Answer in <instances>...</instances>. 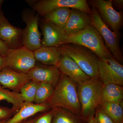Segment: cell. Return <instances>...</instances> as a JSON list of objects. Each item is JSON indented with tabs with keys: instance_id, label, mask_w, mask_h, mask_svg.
Listing matches in <instances>:
<instances>
[{
	"instance_id": "9a60e30c",
	"label": "cell",
	"mask_w": 123,
	"mask_h": 123,
	"mask_svg": "<svg viewBox=\"0 0 123 123\" xmlns=\"http://www.w3.org/2000/svg\"><path fill=\"white\" fill-rule=\"evenodd\" d=\"M57 67L62 74L68 77L78 84L91 78L82 70L73 60L66 55H62Z\"/></svg>"
},
{
	"instance_id": "7402d4cb",
	"label": "cell",
	"mask_w": 123,
	"mask_h": 123,
	"mask_svg": "<svg viewBox=\"0 0 123 123\" xmlns=\"http://www.w3.org/2000/svg\"><path fill=\"white\" fill-rule=\"evenodd\" d=\"M99 106L115 123H123V108L120 104L102 102Z\"/></svg>"
},
{
	"instance_id": "ba28073f",
	"label": "cell",
	"mask_w": 123,
	"mask_h": 123,
	"mask_svg": "<svg viewBox=\"0 0 123 123\" xmlns=\"http://www.w3.org/2000/svg\"><path fill=\"white\" fill-rule=\"evenodd\" d=\"M32 6L33 9L43 17L53 10L61 7L77 9L89 14L92 13L86 0H40L33 3Z\"/></svg>"
},
{
	"instance_id": "e575fe53",
	"label": "cell",
	"mask_w": 123,
	"mask_h": 123,
	"mask_svg": "<svg viewBox=\"0 0 123 123\" xmlns=\"http://www.w3.org/2000/svg\"><path fill=\"white\" fill-rule=\"evenodd\" d=\"M7 120H0V123H6V121Z\"/></svg>"
},
{
	"instance_id": "4316f807",
	"label": "cell",
	"mask_w": 123,
	"mask_h": 123,
	"mask_svg": "<svg viewBox=\"0 0 123 123\" xmlns=\"http://www.w3.org/2000/svg\"><path fill=\"white\" fill-rule=\"evenodd\" d=\"M55 109L35 119V123H52Z\"/></svg>"
},
{
	"instance_id": "7c38bea8",
	"label": "cell",
	"mask_w": 123,
	"mask_h": 123,
	"mask_svg": "<svg viewBox=\"0 0 123 123\" xmlns=\"http://www.w3.org/2000/svg\"><path fill=\"white\" fill-rule=\"evenodd\" d=\"M40 27L43 36L41 40L42 47L58 48L65 44L67 35L63 30L43 20L41 22Z\"/></svg>"
},
{
	"instance_id": "d6986e66",
	"label": "cell",
	"mask_w": 123,
	"mask_h": 123,
	"mask_svg": "<svg viewBox=\"0 0 123 123\" xmlns=\"http://www.w3.org/2000/svg\"><path fill=\"white\" fill-rule=\"evenodd\" d=\"M123 88L114 84H103L101 92V104L102 102L115 103L120 104L123 102Z\"/></svg>"
},
{
	"instance_id": "7a4b0ae2",
	"label": "cell",
	"mask_w": 123,
	"mask_h": 123,
	"mask_svg": "<svg viewBox=\"0 0 123 123\" xmlns=\"http://www.w3.org/2000/svg\"><path fill=\"white\" fill-rule=\"evenodd\" d=\"M103 83L99 78H91L78 84L77 92L81 106L82 118L89 121L94 115L95 111L101 103Z\"/></svg>"
},
{
	"instance_id": "f1b7e54d",
	"label": "cell",
	"mask_w": 123,
	"mask_h": 123,
	"mask_svg": "<svg viewBox=\"0 0 123 123\" xmlns=\"http://www.w3.org/2000/svg\"><path fill=\"white\" fill-rule=\"evenodd\" d=\"M9 49L4 43L0 39V56L4 57L8 52Z\"/></svg>"
},
{
	"instance_id": "8fae6325",
	"label": "cell",
	"mask_w": 123,
	"mask_h": 123,
	"mask_svg": "<svg viewBox=\"0 0 123 123\" xmlns=\"http://www.w3.org/2000/svg\"><path fill=\"white\" fill-rule=\"evenodd\" d=\"M23 30L11 25L0 9V39L9 49L19 48L22 44Z\"/></svg>"
},
{
	"instance_id": "2e32d148",
	"label": "cell",
	"mask_w": 123,
	"mask_h": 123,
	"mask_svg": "<svg viewBox=\"0 0 123 123\" xmlns=\"http://www.w3.org/2000/svg\"><path fill=\"white\" fill-rule=\"evenodd\" d=\"M92 25L90 14L75 9H71L70 15L63 29L67 35L80 32Z\"/></svg>"
},
{
	"instance_id": "f546056e",
	"label": "cell",
	"mask_w": 123,
	"mask_h": 123,
	"mask_svg": "<svg viewBox=\"0 0 123 123\" xmlns=\"http://www.w3.org/2000/svg\"><path fill=\"white\" fill-rule=\"evenodd\" d=\"M113 8L116 10H121L123 8V0H111Z\"/></svg>"
},
{
	"instance_id": "277c9868",
	"label": "cell",
	"mask_w": 123,
	"mask_h": 123,
	"mask_svg": "<svg viewBox=\"0 0 123 123\" xmlns=\"http://www.w3.org/2000/svg\"><path fill=\"white\" fill-rule=\"evenodd\" d=\"M68 43L85 47L94 52L99 58H114L106 46L101 34L92 25L78 33L67 35L65 44Z\"/></svg>"
},
{
	"instance_id": "4dcf8cb0",
	"label": "cell",
	"mask_w": 123,
	"mask_h": 123,
	"mask_svg": "<svg viewBox=\"0 0 123 123\" xmlns=\"http://www.w3.org/2000/svg\"><path fill=\"white\" fill-rule=\"evenodd\" d=\"M6 67L5 57L0 56V71Z\"/></svg>"
},
{
	"instance_id": "52a82bcc",
	"label": "cell",
	"mask_w": 123,
	"mask_h": 123,
	"mask_svg": "<svg viewBox=\"0 0 123 123\" xmlns=\"http://www.w3.org/2000/svg\"><path fill=\"white\" fill-rule=\"evenodd\" d=\"M97 9L101 19L112 31L120 33L123 24V13L115 9L111 0H91L88 1Z\"/></svg>"
},
{
	"instance_id": "83f0119b",
	"label": "cell",
	"mask_w": 123,
	"mask_h": 123,
	"mask_svg": "<svg viewBox=\"0 0 123 123\" xmlns=\"http://www.w3.org/2000/svg\"><path fill=\"white\" fill-rule=\"evenodd\" d=\"M15 112L12 109L5 107H0V120H8Z\"/></svg>"
},
{
	"instance_id": "4fadbf2b",
	"label": "cell",
	"mask_w": 123,
	"mask_h": 123,
	"mask_svg": "<svg viewBox=\"0 0 123 123\" xmlns=\"http://www.w3.org/2000/svg\"><path fill=\"white\" fill-rule=\"evenodd\" d=\"M31 79L27 74L19 73L6 67L0 71V84L3 87L18 92Z\"/></svg>"
},
{
	"instance_id": "d4e9b609",
	"label": "cell",
	"mask_w": 123,
	"mask_h": 123,
	"mask_svg": "<svg viewBox=\"0 0 123 123\" xmlns=\"http://www.w3.org/2000/svg\"><path fill=\"white\" fill-rule=\"evenodd\" d=\"M39 83L31 80L21 88L20 93L24 98V102L33 103L34 102Z\"/></svg>"
},
{
	"instance_id": "484cf974",
	"label": "cell",
	"mask_w": 123,
	"mask_h": 123,
	"mask_svg": "<svg viewBox=\"0 0 123 123\" xmlns=\"http://www.w3.org/2000/svg\"><path fill=\"white\" fill-rule=\"evenodd\" d=\"M94 117L95 123H115L99 106L95 111Z\"/></svg>"
},
{
	"instance_id": "d6a6232c",
	"label": "cell",
	"mask_w": 123,
	"mask_h": 123,
	"mask_svg": "<svg viewBox=\"0 0 123 123\" xmlns=\"http://www.w3.org/2000/svg\"><path fill=\"white\" fill-rule=\"evenodd\" d=\"M88 123H95V120L94 116H92V118L88 121Z\"/></svg>"
},
{
	"instance_id": "5bb4252c",
	"label": "cell",
	"mask_w": 123,
	"mask_h": 123,
	"mask_svg": "<svg viewBox=\"0 0 123 123\" xmlns=\"http://www.w3.org/2000/svg\"><path fill=\"white\" fill-rule=\"evenodd\" d=\"M27 74L31 80L38 83H48L53 85L55 88L61 75L57 66L53 65H36Z\"/></svg>"
},
{
	"instance_id": "836d02e7",
	"label": "cell",
	"mask_w": 123,
	"mask_h": 123,
	"mask_svg": "<svg viewBox=\"0 0 123 123\" xmlns=\"http://www.w3.org/2000/svg\"><path fill=\"white\" fill-rule=\"evenodd\" d=\"M4 2V0H0V9H1V6H2V4H3Z\"/></svg>"
},
{
	"instance_id": "6da1fadb",
	"label": "cell",
	"mask_w": 123,
	"mask_h": 123,
	"mask_svg": "<svg viewBox=\"0 0 123 123\" xmlns=\"http://www.w3.org/2000/svg\"><path fill=\"white\" fill-rule=\"evenodd\" d=\"M46 103L52 110L64 108L73 114L80 115L81 106L76 83L62 74L52 94Z\"/></svg>"
},
{
	"instance_id": "3957f363",
	"label": "cell",
	"mask_w": 123,
	"mask_h": 123,
	"mask_svg": "<svg viewBox=\"0 0 123 123\" xmlns=\"http://www.w3.org/2000/svg\"><path fill=\"white\" fill-rule=\"evenodd\" d=\"M58 48L62 55H66L72 58L91 78H99V57L90 49L72 43L63 44Z\"/></svg>"
},
{
	"instance_id": "e0dca14e",
	"label": "cell",
	"mask_w": 123,
	"mask_h": 123,
	"mask_svg": "<svg viewBox=\"0 0 123 123\" xmlns=\"http://www.w3.org/2000/svg\"><path fill=\"white\" fill-rule=\"evenodd\" d=\"M50 108L47 103L37 104L24 102L18 112L8 119L6 123H20L37 113Z\"/></svg>"
},
{
	"instance_id": "ac0fdd59",
	"label": "cell",
	"mask_w": 123,
	"mask_h": 123,
	"mask_svg": "<svg viewBox=\"0 0 123 123\" xmlns=\"http://www.w3.org/2000/svg\"><path fill=\"white\" fill-rule=\"evenodd\" d=\"M33 53L36 61L44 65L57 67L62 56L58 48L55 47L42 46Z\"/></svg>"
},
{
	"instance_id": "9c48e42d",
	"label": "cell",
	"mask_w": 123,
	"mask_h": 123,
	"mask_svg": "<svg viewBox=\"0 0 123 123\" xmlns=\"http://www.w3.org/2000/svg\"><path fill=\"white\" fill-rule=\"evenodd\" d=\"M98 71L99 79L103 85L114 84L123 86V65L114 58L99 57Z\"/></svg>"
},
{
	"instance_id": "603a6c76",
	"label": "cell",
	"mask_w": 123,
	"mask_h": 123,
	"mask_svg": "<svg viewBox=\"0 0 123 123\" xmlns=\"http://www.w3.org/2000/svg\"><path fill=\"white\" fill-rule=\"evenodd\" d=\"M55 87L48 83L42 82L39 83L34 102L36 104L45 103L52 94Z\"/></svg>"
},
{
	"instance_id": "cb8c5ba5",
	"label": "cell",
	"mask_w": 123,
	"mask_h": 123,
	"mask_svg": "<svg viewBox=\"0 0 123 123\" xmlns=\"http://www.w3.org/2000/svg\"><path fill=\"white\" fill-rule=\"evenodd\" d=\"M72 113L63 109H55L52 123H80Z\"/></svg>"
},
{
	"instance_id": "ffe728a7",
	"label": "cell",
	"mask_w": 123,
	"mask_h": 123,
	"mask_svg": "<svg viewBox=\"0 0 123 123\" xmlns=\"http://www.w3.org/2000/svg\"><path fill=\"white\" fill-rule=\"evenodd\" d=\"M71 9L61 7L53 9L44 15L43 20L63 30L70 15Z\"/></svg>"
},
{
	"instance_id": "5b68a950",
	"label": "cell",
	"mask_w": 123,
	"mask_h": 123,
	"mask_svg": "<svg viewBox=\"0 0 123 123\" xmlns=\"http://www.w3.org/2000/svg\"><path fill=\"white\" fill-rule=\"evenodd\" d=\"M91 9L92 13L90 15L92 25L101 34L105 42L106 46L114 58L120 63L122 64L123 57L120 46V33H116L111 30V29L101 19L97 9L92 7Z\"/></svg>"
},
{
	"instance_id": "1f68e13d",
	"label": "cell",
	"mask_w": 123,
	"mask_h": 123,
	"mask_svg": "<svg viewBox=\"0 0 123 123\" xmlns=\"http://www.w3.org/2000/svg\"><path fill=\"white\" fill-rule=\"evenodd\" d=\"M20 123H35V119L30 120H25Z\"/></svg>"
},
{
	"instance_id": "30bf717a",
	"label": "cell",
	"mask_w": 123,
	"mask_h": 123,
	"mask_svg": "<svg viewBox=\"0 0 123 123\" xmlns=\"http://www.w3.org/2000/svg\"><path fill=\"white\" fill-rule=\"evenodd\" d=\"M24 21L26 26L23 30L22 42L23 46L34 51L42 47L41 34L39 30V18L37 13L25 12L23 14Z\"/></svg>"
},
{
	"instance_id": "44dd1931",
	"label": "cell",
	"mask_w": 123,
	"mask_h": 123,
	"mask_svg": "<svg viewBox=\"0 0 123 123\" xmlns=\"http://www.w3.org/2000/svg\"><path fill=\"white\" fill-rule=\"evenodd\" d=\"M2 101H7L12 104V109L14 111H18L24 102L20 93L10 91L0 86V102Z\"/></svg>"
},
{
	"instance_id": "8992f818",
	"label": "cell",
	"mask_w": 123,
	"mask_h": 123,
	"mask_svg": "<svg viewBox=\"0 0 123 123\" xmlns=\"http://www.w3.org/2000/svg\"><path fill=\"white\" fill-rule=\"evenodd\" d=\"M5 59L6 67L18 72L27 74L36 65L33 52L23 46L9 49Z\"/></svg>"
}]
</instances>
